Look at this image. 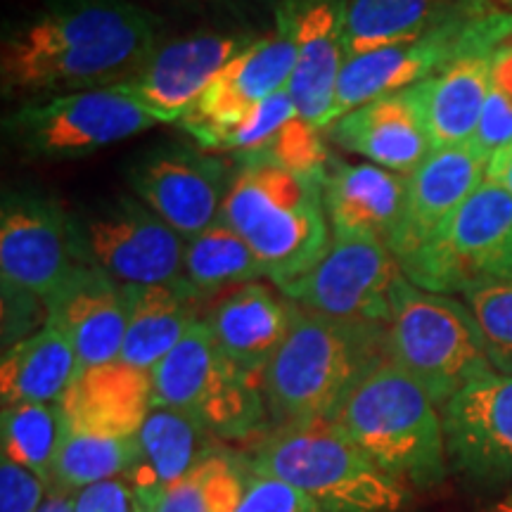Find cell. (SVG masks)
Instances as JSON below:
<instances>
[{
    "instance_id": "27",
    "label": "cell",
    "mask_w": 512,
    "mask_h": 512,
    "mask_svg": "<svg viewBox=\"0 0 512 512\" xmlns=\"http://www.w3.org/2000/svg\"><path fill=\"white\" fill-rule=\"evenodd\" d=\"M496 55L498 50L465 55L441 74L427 79V124L434 150L475 140Z\"/></svg>"
},
{
    "instance_id": "1",
    "label": "cell",
    "mask_w": 512,
    "mask_h": 512,
    "mask_svg": "<svg viewBox=\"0 0 512 512\" xmlns=\"http://www.w3.org/2000/svg\"><path fill=\"white\" fill-rule=\"evenodd\" d=\"M159 19L131 0H46L5 29V95H64L131 79L159 46Z\"/></svg>"
},
{
    "instance_id": "15",
    "label": "cell",
    "mask_w": 512,
    "mask_h": 512,
    "mask_svg": "<svg viewBox=\"0 0 512 512\" xmlns=\"http://www.w3.org/2000/svg\"><path fill=\"white\" fill-rule=\"evenodd\" d=\"M453 470L482 486L512 484V375L489 373L441 408Z\"/></svg>"
},
{
    "instance_id": "6",
    "label": "cell",
    "mask_w": 512,
    "mask_h": 512,
    "mask_svg": "<svg viewBox=\"0 0 512 512\" xmlns=\"http://www.w3.org/2000/svg\"><path fill=\"white\" fill-rule=\"evenodd\" d=\"M387 358L432 396L439 408L460 389L494 373L482 330L467 304L427 292L406 275L392 290Z\"/></svg>"
},
{
    "instance_id": "3",
    "label": "cell",
    "mask_w": 512,
    "mask_h": 512,
    "mask_svg": "<svg viewBox=\"0 0 512 512\" xmlns=\"http://www.w3.org/2000/svg\"><path fill=\"white\" fill-rule=\"evenodd\" d=\"M230 178L221 221H226L278 290L323 259L332 240L320 178L294 174L266 157H240Z\"/></svg>"
},
{
    "instance_id": "14",
    "label": "cell",
    "mask_w": 512,
    "mask_h": 512,
    "mask_svg": "<svg viewBox=\"0 0 512 512\" xmlns=\"http://www.w3.org/2000/svg\"><path fill=\"white\" fill-rule=\"evenodd\" d=\"M256 38L247 31H197L159 43L143 67L117 86L157 121H181L209 81Z\"/></svg>"
},
{
    "instance_id": "31",
    "label": "cell",
    "mask_w": 512,
    "mask_h": 512,
    "mask_svg": "<svg viewBox=\"0 0 512 512\" xmlns=\"http://www.w3.org/2000/svg\"><path fill=\"white\" fill-rule=\"evenodd\" d=\"M136 463L138 434L110 437V434L81 432L64 425L50 489L76 494L86 486L126 477Z\"/></svg>"
},
{
    "instance_id": "17",
    "label": "cell",
    "mask_w": 512,
    "mask_h": 512,
    "mask_svg": "<svg viewBox=\"0 0 512 512\" xmlns=\"http://www.w3.org/2000/svg\"><path fill=\"white\" fill-rule=\"evenodd\" d=\"M297 50L287 24L275 15L273 34L259 36L252 46L221 69L190 112L178 121L200 145L223 128L238 124L259 102L283 91L292 79Z\"/></svg>"
},
{
    "instance_id": "24",
    "label": "cell",
    "mask_w": 512,
    "mask_h": 512,
    "mask_svg": "<svg viewBox=\"0 0 512 512\" xmlns=\"http://www.w3.org/2000/svg\"><path fill=\"white\" fill-rule=\"evenodd\" d=\"M408 176L377 164L328 166L323 178V202L332 233L368 235L392 247L406 207Z\"/></svg>"
},
{
    "instance_id": "46",
    "label": "cell",
    "mask_w": 512,
    "mask_h": 512,
    "mask_svg": "<svg viewBox=\"0 0 512 512\" xmlns=\"http://www.w3.org/2000/svg\"><path fill=\"white\" fill-rule=\"evenodd\" d=\"M508 280H512V278H508Z\"/></svg>"
},
{
    "instance_id": "34",
    "label": "cell",
    "mask_w": 512,
    "mask_h": 512,
    "mask_svg": "<svg viewBox=\"0 0 512 512\" xmlns=\"http://www.w3.org/2000/svg\"><path fill=\"white\" fill-rule=\"evenodd\" d=\"M297 105L287 88L273 93L271 98L254 107L247 117H242L238 124L223 128L207 140H202L200 150H216V152H235L238 157H254L266 152L278 133L297 119Z\"/></svg>"
},
{
    "instance_id": "16",
    "label": "cell",
    "mask_w": 512,
    "mask_h": 512,
    "mask_svg": "<svg viewBox=\"0 0 512 512\" xmlns=\"http://www.w3.org/2000/svg\"><path fill=\"white\" fill-rule=\"evenodd\" d=\"M233 178L221 157L192 147H169L145 155L128 174L131 190L185 240L221 219Z\"/></svg>"
},
{
    "instance_id": "29",
    "label": "cell",
    "mask_w": 512,
    "mask_h": 512,
    "mask_svg": "<svg viewBox=\"0 0 512 512\" xmlns=\"http://www.w3.org/2000/svg\"><path fill=\"white\" fill-rule=\"evenodd\" d=\"M79 375V358L67 337L46 323L34 335L5 349L0 366L3 406L57 403Z\"/></svg>"
},
{
    "instance_id": "38",
    "label": "cell",
    "mask_w": 512,
    "mask_h": 512,
    "mask_svg": "<svg viewBox=\"0 0 512 512\" xmlns=\"http://www.w3.org/2000/svg\"><path fill=\"white\" fill-rule=\"evenodd\" d=\"M48 306L34 294L3 285V344L22 342L48 323Z\"/></svg>"
},
{
    "instance_id": "40",
    "label": "cell",
    "mask_w": 512,
    "mask_h": 512,
    "mask_svg": "<svg viewBox=\"0 0 512 512\" xmlns=\"http://www.w3.org/2000/svg\"><path fill=\"white\" fill-rule=\"evenodd\" d=\"M138 496L124 477L86 486L74 494V512H136Z\"/></svg>"
},
{
    "instance_id": "42",
    "label": "cell",
    "mask_w": 512,
    "mask_h": 512,
    "mask_svg": "<svg viewBox=\"0 0 512 512\" xmlns=\"http://www.w3.org/2000/svg\"><path fill=\"white\" fill-rule=\"evenodd\" d=\"M38 512H74V494H69V491H48V498Z\"/></svg>"
},
{
    "instance_id": "4",
    "label": "cell",
    "mask_w": 512,
    "mask_h": 512,
    "mask_svg": "<svg viewBox=\"0 0 512 512\" xmlns=\"http://www.w3.org/2000/svg\"><path fill=\"white\" fill-rule=\"evenodd\" d=\"M252 472L283 479L320 512H403L411 486L384 472L328 418L271 427L249 448Z\"/></svg>"
},
{
    "instance_id": "41",
    "label": "cell",
    "mask_w": 512,
    "mask_h": 512,
    "mask_svg": "<svg viewBox=\"0 0 512 512\" xmlns=\"http://www.w3.org/2000/svg\"><path fill=\"white\" fill-rule=\"evenodd\" d=\"M486 181L503 188L512 197V145L491 155L489 169H486Z\"/></svg>"
},
{
    "instance_id": "9",
    "label": "cell",
    "mask_w": 512,
    "mask_h": 512,
    "mask_svg": "<svg viewBox=\"0 0 512 512\" xmlns=\"http://www.w3.org/2000/svg\"><path fill=\"white\" fill-rule=\"evenodd\" d=\"M399 266L413 285L437 294H463L479 280L512 278V197L484 181Z\"/></svg>"
},
{
    "instance_id": "33",
    "label": "cell",
    "mask_w": 512,
    "mask_h": 512,
    "mask_svg": "<svg viewBox=\"0 0 512 512\" xmlns=\"http://www.w3.org/2000/svg\"><path fill=\"white\" fill-rule=\"evenodd\" d=\"M62 432L64 420L57 403L3 406V418H0L3 456L41 477L48 489L53 486V467Z\"/></svg>"
},
{
    "instance_id": "36",
    "label": "cell",
    "mask_w": 512,
    "mask_h": 512,
    "mask_svg": "<svg viewBox=\"0 0 512 512\" xmlns=\"http://www.w3.org/2000/svg\"><path fill=\"white\" fill-rule=\"evenodd\" d=\"M472 145L486 157L512 145V43L496 55L491 88Z\"/></svg>"
},
{
    "instance_id": "8",
    "label": "cell",
    "mask_w": 512,
    "mask_h": 512,
    "mask_svg": "<svg viewBox=\"0 0 512 512\" xmlns=\"http://www.w3.org/2000/svg\"><path fill=\"white\" fill-rule=\"evenodd\" d=\"M508 43H512V12L496 8L491 0H479L475 8L460 12L418 41L349 57L325 128L380 95L432 79L460 57L501 50Z\"/></svg>"
},
{
    "instance_id": "20",
    "label": "cell",
    "mask_w": 512,
    "mask_h": 512,
    "mask_svg": "<svg viewBox=\"0 0 512 512\" xmlns=\"http://www.w3.org/2000/svg\"><path fill=\"white\" fill-rule=\"evenodd\" d=\"M46 306L48 323L72 342L79 373L121 356L126 337V292L110 275L79 264Z\"/></svg>"
},
{
    "instance_id": "45",
    "label": "cell",
    "mask_w": 512,
    "mask_h": 512,
    "mask_svg": "<svg viewBox=\"0 0 512 512\" xmlns=\"http://www.w3.org/2000/svg\"><path fill=\"white\" fill-rule=\"evenodd\" d=\"M136 512H147V510H145V505L140 503V501H138V508H136Z\"/></svg>"
},
{
    "instance_id": "44",
    "label": "cell",
    "mask_w": 512,
    "mask_h": 512,
    "mask_svg": "<svg viewBox=\"0 0 512 512\" xmlns=\"http://www.w3.org/2000/svg\"><path fill=\"white\" fill-rule=\"evenodd\" d=\"M491 512H512V496H508V498H503V501H501V503H498V505H496V508H494V510H491Z\"/></svg>"
},
{
    "instance_id": "32",
    "label": "cell",
    "mask_w": 512,
    "mask_h": 512,
    "mask_svg": "<svg viewBox=\"0 0 512 512\" xmlns=\"http://www.w3.org/2000/svg\"><path fill=\"white\" fill-rule=\"evenodd\" d=\"M247 458L219 446L190 475L145 505L147 512H235L247 489Z\"/></svg>"
},
{
    "instance_id": "12",
    "label": "cell",
    "mask_w": 512,
    "mask_h": 512,
    "mask_svg": "<svg viewBox=\"0 0 512 512\" xmlns=\"http://www.w3.org/2000/svg\"><path fill=\"white\" fill-rule=\"evenodd\" d=\"M401 275L399 261L384 242L358 233H332L323 259L280 292L306 311L387 325L392 290Z\"/></svg>"
},
{
    "instance_id": "28",
    "label": "cell",
    "mask_w": 512,
    "mask_h": 512,
    "mask_svg": "<svg viewBox=\"0 0 512 512\" xmlns=\"http://www.w3.org/2000/svg\"><path fill=\"white\" fill-rule=\"evenodd\" d=\"M479 0H347V55L418 41Z\"/></svg>"
},
{
    "instance_id": "25",
    "label": "cell",
    "mask_w": 512,
    "mask_h": 512,
    "mask_svg": "<svg viewBox=\"0 0 512 512\" xmlns=\"http://www.w3.org/2000/svg\"><path fill=\"white\" fill-rule=\"evenodd\" d=\"M219 446L221 441L190 415L152 406L138 432V463L124 479L133 486L138 501L150 505Z\"/></svg>"
},
{
    "instance_id": "21",
    "label": "cell",
    "mask_w": 512,
    "mask_h": 512,
    "mask_svg": "<svg viewBox=\"0 0 512 512\" xmlns=\"http://www.w3.org/2000/svg\"><path fill=\"white\" fill-rule=\"evenodd\" d=\"M489 159L472 143L441 147L408 176L406 207L389 247L396 261L430 240L441 223L486 181Z\"/></svg>"
},
{
    "instance_id": "37",
    "label": "cell",
    "mask_w": 512,
    "mask_h": 512,
    "mask_svg": "<svg viewBox=\"0 0 512 512\" xmlns=\"http://www.w3.org/2000/svg\"><path fill=\"white\" fill-rule=\"evenodd\" d=\"M235 512H320V508L283 479L249 470L245 496Z\"/></svg>"
},
{
    "instance_id": "5",
    "label": "cell",
    "mask_w": 512,
    "mask_h": 512,
    "mask_svg": "<svg viewBox=\"0 0 512 512\" xmlns=\"http://www.w3.org/2000/svg\"><path fill=\"white\" fill-rule=\"evenodd\" d=\"M330 420L403 484L432 489L444 482L448 456L439 406L389 358L356 384Z\"/></svg>"
},
{
    "instance_id": "13",
    "label": "cell",
    "mask_w": 512,
    "mask_h": 512,
    "mask_svg": "<svg viewBox=\"0 0 512 512\" xmlns=\"http://www.w3.org/2000/svg\"><path fill=\"white\" fill-rule=\"evenodd\" d=\"M72 216L50 197L10 192L0 209V278L48 302L79 266Z\"/></svg>"
},
{
    "instance_id": "35",
    "label": "cell",
    "mask_w": 512,
    "mask_h": 512,
    "mask_svg": "<svg viewBox=\"0 0 512 512\" xmlns=\"http://www.w3.org/2000/svg\"><path fill=\"white\" fill-rule=\"evenodd\" d=\"M496 373L512 375V280L486 278L463 292Z\"/></svg>"
},
{
    "instance_id": "22",
    "label": "cell",
    "mask_w": 512,
    "mask_h": 512,
    "mask_svg": "<svg viewBox=\"0 0 512 512\" xmlns=\"http://www.w3.org/2000/svg\"><path fill=\"white\" fill-rule=\"evenodd\" d=\"M294 302L264 283L235 287L202 320L221 354L242 373L261 382L275 351L292 328Z\"/></svg>"
},
{
    "instance_id": "43",
    "label": "cell",
    "mask_w": 512,
    "mask_h": 512,
    "mask_svg": "<svg viewBox=\"0 0 512 512\" xmlns=\"http://www.w3.org/2000/svg\"><path fill=\"white\" fill-rule=\"evenodd\" d=\"M164 3H183V5H214V3H230V0H164Z\"/></svg>"
},
{
    "instance_id": "11",
    "label": "cell",
    "mask_w": 512,
    "mask_h": 512,
    "mask_svg": "<svg viewBox=\"0 0 512 512\" xmlns=\"http://www.w3.org/2000/svg\"><path fill=\"white\" fill-rule=\"evenodd\" d=\"M159 121L119 86L91 88L27 102L8 114V143L27 157L72 159L93 155L150 131Z\"/></svg>"
},
{
    "instance_id": "2",
    "label": "cell",
    "mask_w": 512,
    "mask_h": 512,
    "mask_svg": "<svg viewBox=\"0 0 512 512\" xmlns=\"http://www.w3.org/2000/svg\"><path fill=\"white\" fill-rule=\"evenodd\" d=\"M384 358L387 325L330 318L297 306L285 342L261 375L271 427L330 420Z\"/></svg>"
},
{
    "instance_id": "7",
    "label": "cell",
    "mask_w": 512,
    "mask_h": 512,
    "mask_svg": "<svg viewBox=\"0 0 512 512\" xmlns=\"http://www.w3.org/2000/svg\"><path fill=\"white\" fill-rule=\"evenodd\" d=\"M152 406L190 415L219 441L254 439L271 430L261 382L221 354L204 320L152 368Z\"/></svg>"
},
{
    "instance_id": "39",
    "label": "cell",
    "mask_w": 512,
    "mask_h": 512,
    "mask_svg": "<svg viewBox=\"0 0 512 512\" xmlns=\"http://www.w3.org/2000/svg\"><path fill=\"white\" fill-rule=\"evenodd\" d=\"M48 486L27 467L3 456L0 463V512H38Z\"/></svg>"
},
{
    "instance_id": "23",
    "label": "cell",
    "mask_w": 512,
    "mask_h": 512,
    "mask_svg": "<svg viewBox=\"0 0 512 512\" xmlns=\"http://www.w3.org/2000/svg\"><path fill=\"white\" fill-rule=\"evenodd\" d=\"M57 406L72 430L136 437L152 411V373L121 358L86 368Z\"/></svg>"
},
{
    "instance_id": "26",
    "label": "cell",
    "mask_w": 512,
    "mask_h": 512,
    "mask_svg": "<svg viewBox=\"0 0 512 512\" xmlns=\"http://www.w3.org/2000/svg\"><path fill=\"white\" fill-rule=\"evenodd\" d=\"M126 292V337L121 361L150 370L197 323V297L190 285H124Z\"/></svg>"
},
{
    "instance_id": "10",
    "label": "cell",
    "mask_w": 512,
    "mask_h": 512,
    "mask_svg": "<svg viewBox=\"0 0 512 512\" xmlns=\"http://www.w3.org/2000/svg\"><path fill=\"white\" fill-rule=\"evenodd\" d=\"M79 261L119 285L183 283L185 238L138 197H107L72 216Z\"/></svg>"
},
{
    "instance_id": "18",
    "label": "cell",
    "mask_w": 512,
    "mask_h": 512,
    "mask_svg": "<svg viewBox=\"0 0 512 512\" xmlns=\"http://www.w3.org/2000/svg\"><path fill=\"white\" fill-rule=\"evenodd\" d=\"M278 15L290 29L297 62L287 83L299 119L325 131L347 64V0H280Z\"/></svg>"
},
{
    "instance_id": "19",
    "label": "cell",
    "mask_w": 512,
    "mask_h": 512,
    "mask_svg": "<svg viewBox=\"0 0 512 512\" xmlns=\"http://www.w3.org/2000/svg\"><path fill=\"white\" fill-rule=\"evenodd\" d=\"M330 138L396 174L411 176L434 152L427 124V81L356 107L330 126Z\"/></svg>"
},
{
    "instance_id": "30",
    "label": "cell",
    "mask_w": 512,
    "mask_h": 512,
    "mask_svg": "<svg viewBox=\"0 0 512 512\" xmlns=\"http://www.w3.org/2000/svg\"><path fill=\"white\" fill-rule=\"evenodd\" d=\"M259 278H264L259 259L226 221L219 219L185 240L183 280L200 299Z\"/></svg>"
}]
</instances>
